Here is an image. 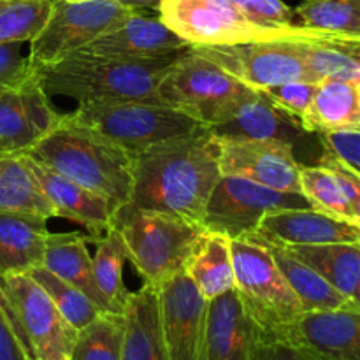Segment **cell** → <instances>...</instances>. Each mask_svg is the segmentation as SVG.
<instances>
[{
    "mask_svg": "<svg viewBox=\"0 0 360 360\" xmlns=\"http://www.w3.org/2000/svg\"><path fill=\"white\" fill-rule=\"evenodd\" d=\"M48 220L27 211L0 210V276L28 274L42 266Z\"/></svg>",
    "mask_w": 360,
    "mask_h": 360,
    "instance_id": "22",
    "label": "cell"
},
{
    "mask_svg": "<svg viewBox=\"0 0 360 360\" xmlns=\"http://www.w3.org/2000/svg\"><path fill=\"white\" fill-rule=\"evenodd\" d=\"M0 299L32 360H65L77 330L30 274L0 276Z\"/></svg>",
    "mask_w": 360,
    "mask_h": 360,
    "instance_id": "9",
    "label": "cell"
},
{
    "mask_svg": "<svg viewBox=\"0 0 360 360\" xmlns=\"http://www.w3.org/2000/svg\"><path fill=\"white\" fill-rule=\"evenodd\" d=\"M62 116L35 76L0 91V155H27Z\"/></svg>",
    "mask_w": 360,
    "mask_h": 360,
    "instance_id": "15",
    "label": "cell"
},
{
    "mask_svg": "<svg viewBox=\"0 0 360 360\" xmlns=\"http://www.w3.org/2000/svg\"><path fill=\"white\" fill-rule=\"evenodd\" d=\"M27 155L120 206L130 200L134 157L72 112L63 115Z\"/></svg>",
    "mask_w": 360,
    "mask_h": 360,
    "instance_id": "2",
    "label": "cell"
},
{
    "mask_svg": "<svg viewBox=\"0 0 360 360\" xmlns=\"http://www.w3.org/2000/svg\"><path fill=\"white\" fill-rule=\"evenodd\" d=\"M125 319L120 313H101L77 330L69 360H123Z\"/></svg>",
    "mask_w": 360,
    "mask_h": 360,
    "instance_id": "34",
    "label": "cell"
},
{
    "mask_svg": "<svg viewBox=\"0 0 360 360\" xmlns=\"http://www.w3.org/2000/svg\"><path fill=\"white\" fill-rule=\"evenodd\" d=\"M72 116L115 141L132 157L155 144L186 136L204 127L192 116L155 101L77 104Z\"/></svg>",
    "mask_w": 360,
    "mask_h": 360,
    "instance_id": "8",
    "label": "cell"
},
{
    "mask_svg": "<svg viewBox=\"0 0 360 360\" xmlns=\"http://www.w3.org/2000/svg\"><path fill=\"white\" fill-rule=\"evenodd\" d=\"M65 2H74V4H76V2H90V0H65Z\"/></svg>",
    "mask_w": 360,
    "mask_h": 360,
    "instance_id": "46",
    "label": "cell"
},
{
    "mask_svg": "<svg viewBox=\"0 0 360 360\" xmlns=\"http://www.w3.org/2000/svg\"><path fill=\"white\" fill-rule=\"evenodd\" d=\"M158 315L171 360H200L210 299L181 271L157 285Z\"/></svg>",
    "mask_w": 360,
    "mask_h": 360,
    "instance_id": "13",
    "label": "cell"
},
{
    "mask_svg": "<svg viewBox=\"0 0 360 360\" xmlns=\"http://www.w3.org/2000/svg\"><path fill=\"white\" fill-rule=\"evenodd\" d=\"M86 241H90V238L81 232H63V234L49 232L46 239L42 267L86 294L102 311L109 313L108 302L95 281L94 259L88 252Z\"/></svg>",
    "mask_w": 360,
    "mask_h": 360,
    "instance_id": "25",
    "label": "cell"
},
{
    "mask_svg": "<svg viewBox=\"0 0 360 360\" xmlns=\"http://www.w3.org/2000/svg\"><path fill=\"white\" fill-rule=\"evenodd\" d=\"M299 260L322 274L336 290L350 299L360 280L359 243H333V245L285 246Z\"/></svg>",
    "mask_w": 360,
    "mask_h": 360,
    "instance_id": "29",
    "label": "cell"
},
{
    "mask_svg": "<svg viewBox=\"0 0 360 360\" xmlns=\"http://www.w3.org/2000/svg\"><path fill=\"white\" fill-rule=\"evenodd\" d=\"M139 11L116 0L65 2L51 0V11L44 27L30 41L32 69L55 63L81 51L102 34L129 20Z\"/></svg>",
    "mask_w": 360,
    "mask_h": 360,
    "instance_id": "10",
    "label": "cell"
},
{
    "mask_svg": "<svg viewBox=\"0 0 360 360\" xmlns=\"http://www.w3.org/2000/svg\"><path fill=\"white\" fill-rule=\"evenodd\" d=\"M28 274L48 292V295L55 302L56 308L60 309V313L65 316L67 322L76 330L83 329L91 320L97 319L101 313H104L86 294H83L76 287L63 281L62 278L53 274L46 267L39 266Z\"/></svg>",
    "mask_w": 360,
    "mask_h": 360,
    "instance_id": "35",
    "label": "cell"
},
{
    "mask_svg": "<svg viewBox=\"0 0 360 360\" xmlns=\"http://www.w3.org/2000/svg\"><path fill=\"white\" fill-rule=\"evenodd\" d=\"M350 302H352V306H355V308L360 309V280L357 283V288H355L354 295L350 297Z\"/></svg>",
    "mask_w": 360,
    "mask_h": 360,
    "instance_id": "45",
    "label": "cell"
},
{
    "mask_svg": "<svg viewBox=\"0 0 360 360\" xmlns=\"http://www.w3.org/2000/svg\"><path fill=\"white\" fill-rule=\"evenodd\" d=\"M259 329L246 315L238 292L210 301L200 360H255Z\"/></svg>",
    "mask_w": 360,
    "mask_h": 360,
    "instance_id": "20",
    "label": "cell"
},
{
    "mask_svg": "<svg viewBox=\"0 0 360 360\" xmlns=\"http://www.w3.org/2000/svg\"><path fill=\"white\" fill-rule=\"evenodd\" d=\"M320 143H322L323 151L340 158L341 162L360 172V129L322 134Z\"/></svg>",
    "mask_w": 360,
    "mask_h": 360,
    "instance_id": "41",
    "label": "cell"
},
{
    "mask_svg": "<svg viewBox=\"0 0 360 360\" xmlns=\"http://www.w3.org/2000/svg\"><path fill=\"white\" fill-rule=\"evenodd\" d=\"M214 136L232 139H271L292 146L295 153L302 134H309L292 116L278 109L262 91L243 98L224 122L207 127Z\"/></svg>",
    "mask_w": 360,
    "mask_h": 360,
    "instance_id": "21",
    "label": "cell"
},
{
    "mask_svg": "<svg viewBox=\"0 0 360 360\" xmlns=\"http://www.w3.org/2000/svg\"><path fill=\"white\" fill-rule=\"evenodd\" d=\"M0 210L55 218L53 207L32 171L28 155H0Z\"/></svg>",
    "mask_w": 360,
    "mask_h": 360,
    "instance_id": "30",
    "label": "cell"
},
{
    "mask_svg": "<svg viewBox=\"0 0 360 360\" xmlns=\"http://www.w3.org/2000/svg\"><path fill=\"white\" fill-rule=\"evenodd\" d=\"M299 125L309 134H333L360 129V83L322 79L311 105Z\"/></svg>",
    "mask_w": 360,
    "mask_h": 360,
    "instance_id": "24",
    "label": "cell"
},
{
    "mask_svg": "<svg viewBox=\"0 0 360 360\" xmlns=\"http://www.w3.org/2000/svg\"><path fill=\"white\" fill-rule=\"evenodd\" d=\"M0 360H32L2 299H0Z\"/></svg>",
    "mask_w": 360,
    "mask_h": 360,
    "instance_id": "42",
    "label": "cell"
},
{
    "mask_svg": "<svg viewBox=\"0 0 360 360\" xmlns=\"http://www.w3.org/2000/svg\"><path fill=\"white\" fill-rule=\"evenodd\" d=\"M178 56L123 60L77 51L55 63L35 67L34 76L48 95L67 97L77 104L122 101L160 102L157 88L165 70Z\"/></svg>",
    "mask_w": 360,
    "mask_h": 360,
    "instance_id": "3",
    "label": "cell"
},
{
    "mask_svg": "<svg viewBox=\"0 0 360 360\" xmlns=\"http://www.w3.org/2000/svg\"><path fill=\"white\" fill-rule=\"evenodd\" d=\"M294 13L301 27L360 41V0H304Z\"/></svg>",
    "mask_w": 360,
    "mask_h": 360,
    "instance_id": "33",
    "label": "cell"
},
{
    "mask_svg": "<svg viewBox=\"0 0 360 360\" xmlns=\"http://www.w3.org/2000/svg\"><path fill=\"white\" fill-rule=\"evenodd\" d=\"M220 178V143L202 127L134 157L129 204L202 225L207 200Z\"/></svg>",
    "mask_w": 360,
    "mask_h": 360,
    "instance_id": "1",
    "label": "cell"
},
{
    "mask_svg": "<svg viewBox=\"0 0 360 360\" xmlns=\"http://www.w3.org/2000/svg\"><path fill=\"white\" fill-rule=\"evenodd\" d=\"M190 46L174 34L160 18L144 16L143 11L102 34L81 53L123 60H150L181 55Z\"/></svg>",
    "mask_w": 360,
    "mask_h": 360,
    "instance_id": "18",
    "label": "cell"
},
{
    "mask_svg": "<svg viewBox=\"0 0 360 360\" xmlns=\"http://www.w3.org/2000/svg\"><path fill=\"white\" fill-rule=\"evenodd\" d=\"M111 227L125 245L127 260L132 262L143 283L160 285L185 271L200 236L206 229L158 211L123 204L116 210Z\"/></svg>",
    "mask_w": 360,
    "mask_h": 360,
    "instance_id": "4",
    "label": "cell"
},
{
    "mask_svg": "<svg viewBox=\"0 0 360 360\" xmlns=\"http://www.w3.org/2000/svg\"><path fill=\"white\" fill-rule=\"evenodd\" d=\"M238 297L260 336H278L304 313L301 301L260 239H231Z\"/></svg>",
    "mask_w": 360,
    "mask_h": 360,
    "instance_id": "5",
    "label": "cell"
},
{
    "mask_svg": "<svg viewBox=\"0 0 360 360\" xmlns=\"http://www.w3.org/2000/svg\"><path fill=\"white\" fill-rule=\"evenodd\" d=\"M30 165L44 197L53 207L55 218H67L69 221L84 227L91 234L90 239L94 243H97L102 234L111 229L120 204L84 188L79 183L58 174L34 158H30Z\"/></svg>",
    "mask_w": 360,
    "mask_h": 360,
    "instance_id": "17",
    "label": "cell"
},
{
    "mask_svg": "<svg viewBox=\"0 0 360 360\" xmlns=\"http://www.w3.org/2000/svg\"><path fill=\"white\" fill-rule=\"evenodd\" d=\"M65 360H69V359H65Z\"/></svg>",
    "mask_w": 360,
    "mask_h": 360,
    "instance_id": "47",
    "label": "cell"
},
{
    "mask_svg": "<svg viewBox=\"0 0 360 360\" xmlns=\"http://www.w3.org/2000/svg\"><path fill=\"white\" fill-rule=\"evenodd\" d=\"M299 183H301V193L309 206L330 217L359 225L350 200L340 181V176L329 165L320 162L309 165L301 164Z\"/></svg>",
    "mask_w": 360,
    "mask_h": 360,
    "instance_id": "32",
    "label": "cell"
},
{
    "mask_svg": "<svg viewBox=\"0 0 360 360\" xmlns=\"http://www.w3.org/2000/svg\"><path fill=\"white\" fill-rule=\"evenodd\" d=\"M116 2L123 4L127 7H132L136 11H144V9H158L162 0H116Z\"/></svg>",
    "mask_w": 360,
    "mask_h": 360,
    "instance_id": "44",
    "label": "cell"
},
{
    "mask_svg": "<svg viewBox=\"0 0 360 360\" xmlns=\"http://www.w3.org/2000/svg\"><path fill=\"white\" fill-rule=\"evenodd\" d=\"M255 360H330L308 347L280 338L260 336L257 341Z\"/></svg>",
    "mask_w": 360,
    "mask_h": 360,
    "instance_id": "40",
    "label": "cell"
},
{
    "mask_svg": "<svg viewBox=\"0 0 360 360\" xmlns=\"http://www.w3.org/2000/svg\"><path fill=\"white\" fill-rule=\"evenodd\" d=\"M218 143L221 174L250 179L280 192L301 193V162L292 146L271 139L232 137H218Z\"/></svg>",
    "mask_w": 360,
    "mask_h": 360,
    "instance_id": "14",
    "label": "cell"
},
{
    "mask_svg": "<svg viewBox=\"0 0 360 360\" xmlns=\"http://www.w3.org/2000/svg\"><path fill=\"white\" fill-rule=\"evenodd\" d=\"M257 238V236H252ZM271 250L274 262L280 267L281 274L288 281L290 288L301 301L304 311H319V309H336L350 306V299L345 297L340 290L333 287L322 274L316 273L313 267L299 260L294 253L285 246L269 243L262 238H257Z\"/></svg>",
    "mask_w": 360,
    "mask_h": 360,
    "instance_id": "28",
    "label": "cell"
},
{
    "mask_svg": "<svg viewBox=\"0 0 360 360\" xmlns=\"http://www.w3.org/2000/svg\"><path fill=\"white\" fill-rule=\"evenodd\" d=\"M316 86H319L316 81L297 79L287 81V83L276 84V86H271L267 88V90H264L262 94L266 95L278 109H281V111L287 112L288 116H292L295 122L301 123L306 111H308L309 105H311Z\"/></svg>",
    "mask_w": 360,
    "mask_h": 360,
    "instance_id": "37",
    "label": "cell"
},
{
    "mask_svg": "<svg viewBox=\"0 0 360 360\" xmlns=\"http://www.w3.org/2000/svg\"><path fill=\"white\" fill-rule=\"evenodd\" d=\"M125 262V245L118 232L111 227L97 241V252L94 257V276L98 290L108 302L109 313L123 315V309H125L127 297L130 294L123 281Z\"/></svg>",
    "mask_w": 360,
    "mask_h": 360,
    "instance_id": "31",
    "label": "cell"
},
{
    "mask_svg": "<svg viewBox=\"0 0 360 360\" xmlns=\"http://www.w3.org/2000/svg\"><path fill=\"white\" fill-rule=\"evenodd\" d=\"M190 49L217 63L225 72L255 91H264L287 81H316L299 55L295 41L190 46Z\"/></svg>",
    "mask_w": 360,
    "mask_h": 360,
    "instance_id": "12",
    "label": "cell"
},
{
    "mask_svg": "<svg viewBox=\"0 0 360 360\" xmlns=\"http://www.w3.org/2000/svg\"><path fill=\"white\" fill-rule=\"evenodd\" d=\"M288 207H311L301 193L280 192L238 176L221 174L207 200L202 227L229 239H248L267 213Z\"/></svg>",
    "mask_w": 360,
    "mask_h": 360,
    "instance_id": "11",
    "label": "cell"
},
{
    "mask_svg": "<svg viewBox=\"0 0 360 360\" xmlns=\"http://www.w3.org/2000/svg\"><path fill=\"white\" fill-rule=\"evenodd\" d=\"M158 18L188 46L302 41L320 34L301 25L292 28L257 25L231 0H162Z\"/></svg>",
    "mask_w": 360,
    "mask_h": 360,
    "instance_id": "6",
    "label": "cell"
},
{
    "mask_svg": "<svg viewBox=\"0 0 360 360\" xmlns=\"http://www.w3.org/2000/svg\"><path fill=\"white\" fill-rule=\"evenodd\" d=\"M51 0H0V44L30 42L44 27Z\"/></svg>",
    "mask_w": 360,
    "mask_h": 360,
    "instance_id": "36",
    "label": "cell"
},
{
    "mask_svg": "<svg viewBox=\"0 0 360 360\" xmlns=\"http://www.w3.org/2000/svg\"><path fill=\"white\" fill-rule=\"evenodd\" d=\"M23 42L0 44V91L16 88L34 76L28 55L21 53Z\"/></svg>",
    "mask_w": 360,
    "mask_h": 360,
    "instance_id": "39",
    "label": "cell"
},
{
    "mask_svg": "<svg viewBox=\"0 0 360 360\" xmlns=\"http://www.w3.org/2000/svg\"><path fill=\"white\" fill-rule=\"evenodd\" d=\"M253 91L217 63L186 49L165 70L157 97L204 127H213Z\"/></svg>",
    "mask_w": 360,
    "mask_h": 360,
    "instance_id": "7",
    "label": "cell"
},
{
    "mask_svg": "<svg viewBox=\"0 0 360 360\" xmlns=\"http://www.w3.org/2000/svg\"><path fill=\"white\" fill-rule=\"evenodd\" d=\"M185 273L210 301L234 290L236 278L231 239L218 232L204 231L186 262Z\"/></svg>",
    "mask_w": 360,
    "mask_h": 360,
    "instance_id": "26",
    "label": "cell"
},
{
    "mask_svg": "<svg viewBox=\"0 0 360 360\" xmlns=\"http://www.w3.org/2000/svg\"><path fill=\"white\" fill-rule=\"evenodd\" d=\"M123 360H171L158 315L157 287L143 283L130 292L125 309Z\"/></svg>",
    "mask_w": 360,
    "mask_h": 360,
    "instance_id": "23",
    "label": "cell"
},
{
    "mask_svg": "<svg viewBox=\"0 0 360 360\" xmlns=\"http://www.w3.org/2000/svg\"><path fill=\"white\" fill-rule=\"evenodd\" d=\"M273 338L294 341L330 360H360V309L350 304L304 311Z\"/></svg>",
    "mask_w": 360,
    "mask_h": 360,
    "instance_id": "16",
    "label": "cell"
},
{
    "mask_svg": "<svg viewBox=\"0 0 360 360\" xmlns=\"http://www.w3.org/2000/svg\"><path fill=\"white\" fill-rule=\"evenodd\" d=\"M319 162L323 165H329V167L333 169V171H336V174L340 176V181L341 185H343L348 200H350L352 210H354L355 218H357V224L360 227V172L352 169L350 165H347L345 162H341L340 158L327 153V151H323V153L320 155Z\"/></svg>",
    "mask_w": 360,
    "mask_h": 360,
    "instance_id": "43",
    "label": "cell"
},
{
    "mask_svg": "<svg viewBox=\"0 0 360 360\" xmlns=\"http://www.w3.org/2000/svg\"><path fill=\"white\" fill-rule=\"evenodd\" d=\"M299 55L316 81L350 79L360 83V41L320 32L295 41Z\"/></svg>",
    "mask_w": 360,
    "mask_h": 360,
    "instance_id": "27",
    "label": "cell"
},
{
    "mask_svg": "<svg viewBox=\"0 0 360 360\" xmlns=\"http://www.w3.org/2000/svg\"><path fill=\"white\" fill-rule=\"evenodd\" d=\"M250 21L262 27L292 28L297 27L294 9L281 0H231Z\"/></svg>",
    "mask_w": 360,
    "mask_h": 360,
    "instance_id": "38",
    "label": "cell"
},
{
    "mask_svg": "<svg viewBox=\"0 0 360 360\" xmlns=\"http://www.w3.org/2000/svg\"><path fill=\"white\" fill-rule=\"evenodd\" d=\"M253 236L281 246L359 243L360 227L315 207H288L267 213Z\"/></svg>",
    "mask_w": 360,
    "mask_h": 360,
    "instance_id": "19",
    "label": "cell"
}]
</instances>
